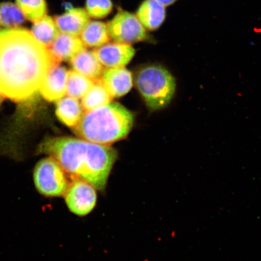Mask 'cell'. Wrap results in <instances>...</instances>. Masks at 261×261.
Segmentation results:
<instances>
[{
	"instance_id": "obj_1",
	"label": "cell",
	"mask_w": 261,
	"mask_h": 261,
	"mask_svg": "<svg viewBox=\"0 0 261 261\" xmlns=\"http://www.w3.org/2000/svg\"><path fill=\"white\" fill-rule=\"evenodd\" d=\"M48 49L27 29L0 31V93L24 102L39 91L53 64Z\"/></svg>"
},
{
	"instance_id": "obj_2",
	"label": "cell",
	"mask_w": 261,
	"mask_h": 261,
	"mask_svg": "<svg viewBox=\"0 0 261 261\" xmlns=\"http://www.w3.org/2000/svg\"><path fill=\"white\" fill-rule=\"evenodd\" d=\"M38 152L50 155L72 178L86 181L97 190H105L117 154L109 146L72 138H49Z\"/></svg>"
},
{
	"instance_id": "obj_3",
	"label": "cell",
	"mask_w": 261,
	"mask_h": 261,
	"mask_svg": "<svg viewBox=\"0 0 261 261\" xmlns=\"http://www.w3.org/2000/svg\"><path fill=\"white\" fill-rule=\"evenodd\" d=\"M133 123L134 116L129 110L118 103L110 102L84 114L73 130L88 141L106 145L126 138Z\"/></svg>"
},
{
	"instance_id": "obj_4",
	"label": "cell",
	"mask_w": 261,
	"mask_h": 261,
	"mask_svg": "<svg viewBox=\"0 0 261 261\" xmlns=\"http://www.w3.org/2000/svg\"><path fill=\"white\" fill-rule=\"evenodd\" d=\"M137 88L146 106L152 111L164 109L174 97L176 83L172 74L162 65H146L136 75Z\"/></svg>"
},
{
	"instance_id": "obj_5",
	"label": "cell",
	"mask_w": 261,
	"mask_h": 261,
	"mask_svg": "<svg viewBox=\"0 0 261 261\" xmlns=\"http://www.w3.org/2000/svg\"><path fill=\"white\" fill-rule=\"evenodd\" d=\"M67 173L51 156L39 162L34 171L35 187L45 197H60L66 193L70 182Z\"/></svg>"
},
{
	"instance_id": "obj_6",
	"label": "cell",
	"mask_w": 261,
	"mask_h": 261,
	"mask_svg": "<svg viewBox=\"0 0 261 261\" xmlns=\"http://www.w3.org/2000/svg\"><path fill=\"white\" fill-rule=\"evenodd\" d=\"M107 26L110 38L119 43L130 45L147 38L146 29L137 16L127 11H119Z\"/></svg>"
},
{
	"instance_id": "obj_7",
	"label": "cell",
	"mask_w": 261,
	"mask_h": 261,
	"mask_svg": "<svg viewBox=\"0 0 261 261\" xmlns=\"http://www.w3.org/2000/svg\"><path fill=\"white\" fill-rule=\"evenodd\" d=\"M73 179L64 195L65 203L73 214L80 217L86 216L96 206V189L83 179Z\"/></svg>"
},
{
	"instance_id": "obj_8",
	"label": "cell",
	"mask_w": 261,
	"mask_h": 261,
	"mask_svg": "<svg viewBox=\"0 0 261 261\" xmlns=\"http://www.w3.org/2000/svg\"><path fill=\"white\" fill-rule=\"evenodd\" d=\"M68 71L59 63L53 64L41 85V95L49 102H54L64 97L67 91Z\"/></svg>"
},
{
	"instance_id": "obj_9",
	"label": "cell",
	"mask_w": 261,
	"mask_h": 261,
	"mask_svg": "<svg viewBox=\"0 0 261 261\" xmlns=\"http://www.w3.org/2000/svg\"><path fill=\"white\" fill-rule=\"evenodd\" d=\"M98 60L107 68L123 67L135 56V50L132 45L126 44L107 43L94 50Z\"/></svg>"
},
{
	"instance_id": "obj_10",
	"label": "cell",
	"mask_w": 261,
	"mask_h": 261,
	"mask_svg": "<svg viewBox=\"0 0 261 261\" xmlns=\"http://www.w3.org/2000/svg\"><path fill=\"white\" fill-rule=\"evenodd\" d=\"M101 81L112 97L128 93L133 86L132 73L123 67L110 68L103 71Z\"/></svg>"
},
{
	"instance_id": "obj_11",
	"label": "cell",
	"mask_w": 261,
	"mask_h": 261,
	"mask_svg": "<svg viewBox=\"0 0 261 261\" xmlns=\"http://www.w3.org/2000/svg\"><path fill=\"white\" fill-rule=\"evenodd\" d=\"M47 49L55 63H60L61 61H70L85 50L86 45L81 38L61 33Z\"/></svg>"
},
{
	"instance_id": "obj_12",
	"label": "cell",
	"mask_w": 261,
	"mask_h": 261,
	"mask_svg": "<svg viewBox=\"0 0 261 261\" xmlns=\"http://www.w3.org/2000/svg\"><path fill=\"white\" fill-rule=\"evenodd\" d=\"M54 19L59 31L74 37L81 35L90 22L86 10L82 8L68 10L63 15L55 16Z\"/></svg>"
},
{
	"instance_id": "obj_13",
	"label": "cell",
	"mask_w": 261,
	"mask_h": 261,
	"mask_svg": "<svg viewBox=\"0 0 261 261\" xmlns=\"http://www.w3.org/2000/svg\"><path fill=\"white\" fill-rule=\"evenodd\" d=\"M70 61L73 70L94 82L99 80L102 76L103 66L98 60L94 51L85 49Z\"/></svg>"
},
{
	"instance_id": "obj_14",
	"label": "cell",
	"mask_w": 261,
	"mask_h": 261,
	"mask_svg": "<svg viewBox=\"0 0 261 261\" xmlns=\"http://www.w3.org/2000/svg\"><path fill=\"white\" fill-rule=\"evenodd\" d=\"M136 16L143 27L149 31H155L165 20V7L155 0H145L140 6Z\"/></svg>"
},
{
	"instance_id": "obj_15",
	"label": "cell",
	"mask_w": 261,
	"mask_h": 261,
	"mask_svg": "<svg viewBox=\"0 0 261 261\" xmlns=\"http://www.w3.org/2000/svg\"><path fill=\"white\" fill-rule=\"evenodd\" d=\"M83 108L77 99L70 96L63 97L57 100V116L65 125L74 128L83 116Z\"/></svg>"
},
{
	"instance_id": "obj_16",
	"label": "cell",
	"mask_w": 261,
	"mask_h": 261,
	"mask_svg": "<svg viewBox=\"0 0 261 261\" xmlns=\"http://www.w3.org/2000/svg\"><path fill=\"white\" fill-rule=\"evenodd\" d=\"M31 32L36 40L47 48L53 44L60 34L54 19L47 15L34 22Z\"/></svg>"
},
{
	"instance_id": "obj_17",
	"label": "cell",
	"mask_w": 261,
	"mask_h": 261,
	"mask_svg": "<svg viewBox=\"0 0 261 261\" xmlns=\"http://www.w3.org/2000/svg\"><path fill=\"white\" fill-rule=\"evenodd\" d=\"M108 26L100 21L90 22L81 34V40L86 46L99 47L110 41Z\"/></svg>"
},
{
	"instance_id": "obj_18",
	"label": "cell",
	"mask_w": 261,
	"mask_h": 261,
	"mask_svg": "<svg viewBox=\"0 0 261 261\" xmlns=\"http://www.w3.org/2000/svg\"><path fill=\"white\" fill-rule=\"evenodd\" d=\"M112 97L104 87L101 80L94 82L92 87L82 98V106L87 112L107 105Z\"/></svg>"
},
{
	"instance_id": "obj_19",
	"label": "cell",
	"mask_w": 261,
	"mask_h": 261,
	"mask_svg": "<svg viewBox=\"0 0 261 261\" xmlns=\"http://www.w3.org/2000/svg\"><path fill=\"white\" fill-rule=\"evenodd\" d=\"M94 82L74 70L68 71L66 94L68 96L81 99L93 86Z\"/></svg>"
},
{
	"instance_id": "obj_20",
	"label": "cell",
	"mask_w": 261,
	"mask_h": 261,
	"mask_svg": "<svg viewBox=\"0 0 261 261\" xmlns=\"http://www.w3.org/2000/svg\"><path fill=\"white\" fill-rule=\"evenodd\" d=\"M25 16L17 6L12 3H0V26L5 29L19 28L24 23Z\"/></svg>"
},
{
	"instance_id": "obj_21",
	"label": "cell",
	"mask_w": 261,
	"mask_h": 261,
	"mask_svg": "<svg viewBox=\"0 0 261 261\" xmlns=\"http://www.w3.org/2000/svg\"><path fill=\"white\" fill-rule=\"evenodd\" d=\"M16 3L25 18L33 22H37L47 15L45 0H16Z\"/></svg>"
},
{
	"instance_id": "obj_22",
	"label": "cell",
	"mask_w": 261,
	"mask_h": 261,
	"mask_svg": "<svg viewBox=\"0 0 261 261\" xmlns=\"http://www.w3.org/2000/svg\"><path fill=\"white\" fill-rule=\"evenodd\" d=\"M112 0H86V11L90 17L101 19L109 15L113 9Z\"/></svg>"
},
{
	"instance_id": "obj_23",
	"label": "cell",
	"mask_w": 261,
	"mask_h": 261,
	"mask_svg": "<svg viewBox=\"0 0 261 261\" xmlns=\"http://www.w3.org/2000/svg\"><path fill=\"white\" fill-rule=\"evenodd\" d=\"M155 1L161 3V4L166 7V6H171L174 4L177 0H155Z\"/></svg>"
},
{
	"instance_id": "obj_24",
	"label": "cell",
	"mask_w": 261,
	"mask_h": 261,
	"mask_svg": "<svg viewBox=\"0 0 261 261\" xmlns=\"http://www.w3.org/2000/svg\"><path fill=\"white\" fill-rule=\"evenodd\" d=\"M3 97L4 96H3L1 93H0V105H1V103L3 102Z\"/></svg>"
}]
</instances>
